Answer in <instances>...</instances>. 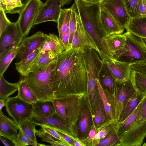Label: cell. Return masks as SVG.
<instances>
[{
	"label": "cell",
	"instance_id": "cell-1",
	"mask_svg": "<svg viewBox=\"0 0 146 146\" xmlns=\"http://www.w3.org/2000/svg\"><path fill=\"white\" fill-rule=\"evenodd\" d=\"M83 51L71 46L60 54L53 74L54 99L88 94V79Z\"/></svg>",
	"mask_w": 146,
	"mask_h": 146
},
{
	"label": "cell",
	"instance_id": "cell-2",
	"mask_svg": "<svg viewBox=\"0 0 146 146\" xmlns=\"http://www.w3.org/2000/svg\"><path fill=\"white\" fill-rule=\"evenodd\" d=\"M78 15L82 24L93 39L99 51L102 60L108 56L103 42L108 35L102 23L101 2L92 3L84 0H74Z\"/></svg>",
	"mask_w": 146,
	"mask_h": 146
},
{
	"label": "cell",
	"instance_id": "cell-3",
	"mask_svg": "<svg viewBox=\"0 0 146 146\" xmlns=\"http://www.w3.org/2000/svg\"><path fill=\"white\" fill-rule=\"evenodd\" d=\"M57 59L43 70L30 73L23 76L38 100L53 101V74Z\"/></svg>",
	"mask_w": 146,
	"mask_h": 146
},
{
	"label": "cell",
	"instance_id": "cell-4",
	"mask_svg": "<svg viewBox=\"0 0 146 146\" xmlns=\"http://www.w3.org/2000/svg\"><path fill=\"white\" fill-rule=\"evenodd\" d=\"M126 37L124 47L116 51L113 55L117 60L123 58L122 61L131 63L146 56V42L145 40L132 33L126 31L123 33Z\"/></svg>",
	"mask_w": 146,
	"mask_h": 146
},
{
	"label": "cell",
	"instance_id": "cell-5",
	"mask_svg": "<svg viewBox=\"0 0 146 146\" xmlns=\"http://www.w3.org/2000/svg\"><path fill=\"white\" fill-rule=\"evenodd\" d=\"M136 91L130 79L122 83L117 84L115 94H111L110 104L114 121H119L126 104Z\"/></svg>",
	"mask_w": 146,
	"mask_h": 146
},
{
	"label": "cell",
	"instance_id": "cell-6",
	"mask_svg": "<svg viewBox=\"0 0 146 146\" xmlns=\"http://www.w3.org/2000/svg\"><path fill=\"white\" fill-rule=\"evenodd\" d=\"M5 109L9 115L19 126L33 115V105L17 96L9 97L5 101Z\"/></svg>",
	"mask_w": 146,
	"mask_h": 146
},
{
	"label": "cell",
	"instance_id": "cell-7",
	"mask_svg": "<svg viewBox=\"0 0 146 146\" xmlns=\"http://www.w3.org/2000/svg\"><path fill=\"white\" fill-rule=\"evenodd\" d=\"M44 3L41 0H29L19 14L17 21L23 37L28 35Z\"/></svg>",
	"mask_w": 146,
	"mask_h": 146
},
{
	"label": "cell",
	"instance_id": "cell-8",
	"mask_svg": "<svg viewBox=\"0 0 146 146\" xmlns=\"http://www.w3.org/2000/svg\"><path fill=\"white\" fill-rule=\"evenodd\" d=\"M23 38L18 21L11 22L0 34V56L18 47Z\"/></svg>",
	"mask_w": 146,
	"mask_h": 146
},
{
	"label": "cell",
	"instance_id": "cell-9",
	"mask_svg": "<svg viewBox=\"0 0 146 146\" xmlns=\"http://www.w3.org/2000/svg\"><path fill=\"white\" fill-rule=\"evenodd\" d=\"M92 111L88 94L84 97L82 101L78 122L77 136L79 140L84 141L88 139L92 125Z\"/></svg>",
	"mask_w": 146,
	"mask_h": 146
},
{
	"label": "cell",
	"instance_id": "cell-10",
	"mask_svg": "<svg viewBox=\"0 0 146 146\" xmlns=\"http://www.w3.org/2000/svg\"><path fill=\"white\" fill-rule=\"evenodd\" d=\"M101 8L109 13L124 29L131 18L124 0H103L101 2Z\"/></svg>",
	"mask_w": 146,
	"mask_h": 146
},
{
	"label": "cell",
	"instance_id": "cell-11",
	"mask_svg": "<svg viewBox=\"0 0 146 146\" xmlns=\"http://www.w3.org/2000/svg\"><path fill=\"white\" fill-rule=\"evenodd\" d=\"M117 84H121L130 79V63L116 59L102 60Z\"/></svg>",
	"mask_w": 146,
	"mask_h": 146
},
{
	"label": "cell",
	"instance_id": "cell-12",
	"mask_svg": "<svg viewBox=\"0 0 146 146\" xmlns=\"http://www.w3.org/2000/svg\"><path fill=\"white\" fill-rule=\"evenodd\" d=\"M48 35L38 31L31 36L25 37L19 46L17 58V62L25 58L36 49L41 47Z\"/></svg>",
	"mask_w": 146,
	"mask_h": 146
},
{
	"label": "cell",
	"instance_id": "cell-13",
	"mask_svg": "<svg viewBox=\"0 0 146 146\" xmlns=\"http://www.w3.org/2000/svg\"><path fill=\"white\" fill-rule=\"evenodd\" d=\"M136 124L128 131L119 135L120 146H140L146 137V120H137Z\"/></svg>",
	"mask_w": 146,
	"mask_h": 146
},
{
	"label": "cell",
	"instance_id": "cell-14",
	"mask_svg": "<svg viewBox=\"0 0 146 146\" xmlns=\"http://www.w3.org/2000/svg\"><path fill=\"white\" fill-rule=\"evenodd\" d=\"M76 18L77 28L71 47L72 48H80L83 51L94 49L99 54V51L94 42L82 24L77 9Z\"/></svg>",
	"mask_w": 146,
	"mask_h": 146
},
{
	"label": "cell",
	"instance_id": "cell-15",
	"mask_svg": "<svg viewBox=\"0 0 146 146\" xmlns=\"http://www.w3.org/2000/svg\"><path fill=\"white\" fill-rule=\"evenodd\" d=\"M62 7L59 0H46L38 13L34 25L48 21L57 23Z\"/></svg>",
	"mask_w": 146,
	"mask_h": 146
},
{
	"label": "cell",
	"instance_id": "cell-16",
	"mask_svg": "<svg viewBox=\"0 0 146 146\" xmlns=\"http://www.w3.org/2000/svg\"><path fill=\"white\" fill-rule=\"evenodd\" d=\"M85 95H74L66 98L68 123L70 127L71 134L75 136H77L76 125L80 114L82 100Z\"/></svg>",
	"mask_w": 146,
	"mask_h": 146
},
{
	"label": "cell",
	"instance_id": "cell-17",
	"mask_svg": "<svg viewBox=\"0 0 146 146\" xmlns=\"http://www.w3.org/2000/svg\"><path fill=\"white\" fill-rule=\"evenodd\" d=\"M29 119L38 125H46L66 133L71 134L68 123L56 112L52 115L45 116L32 115Z\"/></svg>",
	"mask_w": 146,
	"mask_h": 146
},
{
	"label": "cell",
	"instance_id": "cell-18",
	"mask_svg": "<svg viewBox=\"0 0 146 146\" xmlns=\"http://www.w3.org/2000/svg\"><path fill=\"white\" fill-rule=\"evenodd\" d=\"M126 39V37L124 34H112L104 38V44L111 58H114L113 55L116 51L124 47Z\"/></svg>",
	"mask_w": 146,
	"mask_h": 146
},
{
	"label": "cell",
	"instance_id": "cell-19",
	"mask_svg": "<svg viewBox=\"0 0 146 146\" xmlns=\"http://www.w3.org/2000/svg\"><path fill=\"white\" fill-rule=\"evenodd\" d=\"M19 128V126L14 121L3 112L0 113V135L12 141L17 137Z\"/></svg>",
	"mask_w": 146,
	"mask_h": 146
},
{
	"label": "cell",
	"instance_id": "cell-20",
	"mask_svg": "<svg viewBox=\"0 0 146 146\" xmlns=\"http://www.w3.org/2000/svg\"><path fill=\"white\" fill-rule=\"evenodd\" d=\"M101 19L102 25L108 35L122 34L124 28L107 12L101 9Z\"/></svg>",
	"mask_w": 146,
	"mask_h": 146
},
{
	"label": "cell",
	"instance_id": "cell-21",
	"mask_svg": "<svg viewBox=\"0 0 146 146\" xmlns=\"http://www.w3.org/2000/svg\"><path fill=\"white\" fill-rule=\"evenodd\" d=\"M59 55L50 51L41 52L37 60L29 69L28 74L46 68L57 59Z\"/></svg>",
	"mask_w": 146,
	"mask_h": 146
},
{
	"label": "cell",
	"instance_id": "cell-22",
	"mask_svg": "<svg viewBox=\"0 0 146 146\" xmlns=\"http://www.w3.org/2000/svg\"><path fill=\"white\" fill-rule=\"evenodd\" d=\"M125 29L126 31L146 40V17L131 18Z\"/></svg>",
	"mask_w": 146,
	"mask_h": 146
},
{
	"label": "cell",
	"instance_id": "cell-23",
	"mask_svg": "<svg viewBox=\"0 0 146 146\" xmlns=\"http://www.w3.org/2000/svg\"><path fill=\"white\" fill-rule=\"evenodd\" d=\"M41 52L40 47L29 54L24 59L16 62L15 65L18 72L23 76L27 75L29 69L37 60Z\"/></svg>",
	"mask_w": 146,
	"mask_h": 146
},
{
	"label": "cell",
	"instance_id": "cell-24",
	"mask_svg": "<svg viewBox=\"0 0 146 146\" xmlns=\"http://www.w3.org/2000/svg\"><path fill=\"white\" fill-rule=\"evenodd\" d=\"M17 83L18 86L17 97L23 101L32 104L38 100L27 81L23 76Z\"/></svg>",
	"mask_w": 146,
	"mask_h": 146
},
{
	"label": "cell",
	"instance_id": "cell-25",
	"mask_svg": "<svg viewBox=\"0 0 146 146\" xmlns=\"http://www.w3.org/2000/svg\"><path fill=\"white\" fill-rule=\"evenodd\" d=\"M65 50L59 38L54 33L48 35L41 47V52L50 51L57 54H60Z\"/></svg>",
	"mask_w": 146,
	"mask_h": 146
},
{
	"label": "cell",
	"instance_id": "cell-26",
	"mask_svg": "<svg viewBox=\"0 0 146 146\" xmlns=\"http://www.w3.org/2000/svg\"><path fill=\"white\" fill-rule=\"evenodd\" d=\"M33 115L37 116H45L56 113L53 101L38 100L33 104Z\"/></svg>",
	"mask_w": 146,
	"mask_h": 146
},
{
	"label": "cell",
	"instance_id": "cell-27",
	"mask_svg": "<svg viewBox=\"0 0 146 146\" xmlns=\"http://www.w3.org/2000/svg\"><path fill=\"white\" fill-rule=\"evenodd\" d=\"M99 79L100 84L108 89L111 94L114 95L117 83L103 62L99 73Z\"/></svg>",
	"mask_w": 146,
	"mask_h": 146
},
{
	"label": "cell",
	"instance_id": "cell-28",
	"mask_svg": "<svg viewBox=\"0 0 146 146\" xmlns=\"http://www.w3.org/2000/svg\"><path fill=\"white\" fill-rule=\"evenodd\" d=\"M71 12V7L62 9L61 11L57 23L59 38L60 41L64 34L69 30V25Z\"/></svg>",
	"mask_w": 146,
	"mask_h": 146
},
{
	"label": "cell",
	"instance_id": "cell-29",
	"mask_svg": "<svg viewBox=\"0 0 146 146\" xmlns=\"http://www.w3.org/2000/svg\"><path fill=\"white\" fill-rule=\"evenodd\" d=\"M144 96L136 90L126 104L118 122L123 121L134 111Z\"/></svg>",
	"mask_w": 146,
	"mask_h": 146
},
{
	"label": "cell",
	"instance_id": "cell-30",
	"mask_svg": "<svg viewBox=\"0 0 146 146\" xmlns=\"http://www.w3.org/2000/svg\"><path fill=\"white\" fill-rule=\"evenodd\" d=\"M130 80L136 90L146 96V75L131 70Z\"/></svg>",
	"mask_w": 146,
	"mask_h": 146
},
{
	"label": "cell",
	"instance_id": "cell-31",
	"mask_svg": "<svg viewBox=\"0 0 146 146\" xmlns=\"http://www.w3.org/2000/svg\"><path fill=\"white\" fill-rule=\"evenodd\" d=\"M18 90L17 83H9L0 75V100H5Z\"/></svg>",
	"mask_w": 146,
	"mask_h": 146
},
{
	"label": "cell",
	"instance_id": "cell-32",
	"mask_svg": "<svg viewBox=\"0 0 146 146\" xmlns=\"http://www.w3.org/2000/svg\"><path fill=\"white\" fill-rule=\"evenodd\" d=\"M139 104L134 111L123 121L117 122L119 135L129 130L136 124L137 122L136 117Z\"/></svg>",
	"mask_w": 146,
	"mask_h": 146
},
{
	"label": "cell",
	"instance_id": "cell-33",
	"mask_svg": "<svg viewBox=\"0 0 146 146\" xmlns=\"http://www.w3.org/2000/svg\"><path fill=\"white\" fill-rule=\"evenodd\" d=\"M19 47L12 49L0 56V75H3L10 64L17 56Z\"/></svg>",
	"mask_w": 146,
	"mask_h": 146
},
{
	"label": "cell",
	"instance_id": "cell-34",
	"mask_svg": "<svg viewBox=\"0 0 146 146\" xmlns=\"http://www.w3.org/2000/svg\"><path fill=\"white\" fill-rule=\"evenodd\" d=\"M96 96V104L94 120L95 127L99 128L103 125L105 119V112L100 97Z\"/></svg>",
	"mask_w": 146,
	"mask_h": 146
},
{
	"label": "cell",
	"instance_id": "cell-35",
	"mask_svg": "<svg viewBox=\"0 0 146 146\" xmlns=\"http://www.w3.org/2000/svg\"><path fill=\"white\" fill-rule=\"evenodd\" d=\"M118 123L114 129L106 137L101 140L95 145L96 146H120L121 141L118 133Z\"/></svg>",
	"mask_w": 146,
	"mask_h": 146
},
{
	"label": "cell",
	"instance_id": "cell-36",
	"mask_svg": "<svg viewBox=\"0 0 146 146\" xmlns=\"http://www.w3.org/2000/svg\"><path fill=\"white\" fill-rule=\"evenodd\" d=\"M37 124L29 119H27L22 122L19 126L24 133L35 144L38 145L36 137L35 127Z\"/></svg>",
	"mask_w": 146,
	"mask_h": 146
},
{
	"label": "cell",
	"instance_id": "cell-37",
	"mask_svg": "<svg viewBox=\"0 0 146 146\" xmlns=\"http://www.w3.org/2000/svg\"><path fill=\"white\" fill-rule=\"evenodd\" d=\"M36 134L42 139V141L48 143L52 146H70L63 139H59L40 129L35 130Z\"/></svg>",
	"mask_w": 146,
	"mask_h": 146
},
{
	"label": "cell",
	"instance_id": "cell-38",
	"mask_svg": "<svg viewBox=\"0 0 146 146\" xmlns=\"http://www.w3.org/2000/svg\"><path fill=\"white\" fill-rule=\"evenodd\" d=\"M97 83L98 90L104 109L106 118L108 121H114L111 105L108 101L103 88L100 82L99 79L97 80Z\"/></svg>",
	"mask_w": 146,
	"mask_h": 146
},
{
	"label": "cell",
	"instance_id": "cell-39",
	"mask_svg": "<svg viewBox=\"0 0 146 146\" xmlns=\"http://www.w3.org/2000/svg\"><path fill=\"white\" fill-rule=\"evenodd\" d=\"M53 102L56 112L68 123V118L67 113V104L66 98L54 99Z\"/></svg>",
	"mask_w": 146,
	"mask_h": 146
},
{
	"label": "cell",
	"instance_id": "cell-40",
	"mask_svg": "<svg viewBox=\"0 0 146 146\" xmlns=\"http://www.w3.org/2000/svg\"><path fill=\"white\" fill-rule=\"evenodd\" d=\"M5 5V13H19L24 7L21 0H3Z\"/></svg>",
	"mask_w": 146,
	"mask_h": 146
},
{
	"label": "cell",
	"instance_id": "cell-41",
	"mask_svg": "<svg viewBox=\"0 0 146 146\" xmlns=\"http://www.w3.org/2000/svg\"><path fill=\"white\" fill-rule=\"evenodd\" d=\"M140 0H124L127 12L131 18L141 17L139 9Z\"/></svg>",
	"mask_w": 146,
	"mask_h": 146
},
{
	"label": "cell",
	"instance_id": "cell-42",
	"mask_svg": "<svg viewBox=\"0 0 146 146\" xmlns=\"http://www.w3.org/2000/svg\"><path fill=\"white\" fill-rule=\"evenodd\" d=\"M71 7V12L69 25L70 33L69 44L70 46L77 28L76 8L75 4H73Z\"/></svg>",
	"mask_w": 146,
	"mask_h": 146
},
{
	"label": "cell",
	"instance_id": "cell-43",
	"mask_svg": "<svg viewBox=\"0 0 146 146\" xmlns=\"http://www.w3.org/2000/svg\"><path fill=\"white\" fill-rule=\"evenodd\" d=\"M19 133L17 137L12 141L15 146H24L28 145L36 146L34 143L30 139L19 127Z\"/></svg>",
	"mask_w": 146,
	"mask_h": 146
},
{
	"label": "cell",
	"instance_id": "cell-44",
	"mask_svg": "<svg viewBox=\"0 0 146 146\" xmlns=\"http://www.w3.org/2000/svg\"><path fill=\"white\" fill-rule=\"evenodd\" d=\"M117 122L113 121L110 125L105 126L97 133L95 136L92 138L88 139L92 141L103 138L110 133L115 127Z\"/></svg>",
	"mask_w": 146,
	"mask_h": 146
},
{
	"label": "cell",
	"instance_id": "cell-45",
	"mask_svg": "<svg viewBox=\"0 0 146 146\" xmlns=\"http://www.w3.org/2000/svg\"><path fill=\"white\" fill-rule=\"evenodd\" d=\"M131 70L146 75V56L141 60L130 63Z\"/></svg>",
	"mask_w": 146,
	"mask_h": 146
},
{
	"label": "cell",
	"instance_id": "cell-46",
	"mask_svg": "<svg viewBox=\"0 0 146 146\" xmlns=\"http://www.w3.org/2000/svg\"><path fill=\"white\" fill-rule=\"evenodd\" d=\"M136 119L141 121L146 120V96L143 97L139 104Z\"/></svg>",
	"mask_w": 146,
	"mask_h": 146
},
{
	"label": "cell",
	"instance_id": "cell-47",
	"mask_svg": "<svg viewBox=\"0 0 146 146\" xmlns=\"http://www.w3.org/2000/svg\"><path fill=\"white\" fill-rule=\"evenodd\" d=\"M5 11L0 9V34L11 23L7 18Z\"/></svg>",
	"mask_w": 146,
	"mask_h": 146
},
{
	"label": "cell",
	"instance_id": "cell-48",
	"mask_svg": "<svg viewBox=\"0 0 146 146\" xmlns=\"http://www.w3.org/2000/svg\"><path fill=\"white\" fill-rule=\"evenodd\" d=\"M40 129L43 131L59 139H62L59 135L56 129L54 128L45 125H40Z\"/></svg>",
	"mask_w": 146,
	"mask_h": 146
},
{
	"label": "cell",
	"instance_id": "cell-49",
	"mask_svg": "<svg viewBox=\"0 0 146 146\" xmlns=\"http://www.w3.org/2000/svg\"><path fill=\"white\" fill-rule=\"evenodd\" d=\"M56 131L64 140L67 142L70 146H74V139L71 137V135L56 129Z\"/></svg>",
	"mask_w": 146,
	"mask_h": 146
},
{
	"label": "cell",
	"instance_id": "cell-50",
	"mask_svg": "<svg viewBox=\"0 0 146 146\" xmlns=\"http://www.w3.org/2000/svg\"><path fill=\"white\" fill-rule=\"evenodd\" d=\"M139 9L141 16L146 17V0H140Z\"/></svg>",
	"mask_w": 146,
	"mask_h": 146
},
{
	"label": "cell",
	"instance_id": "cell-51",
	"mask_svg": "<svg viewBox=\"0 0 146 146\" xmlns=\"http://www.w3.org/2000/svg\"><path fill=\"white\" fill-rule=\"evenodd\" d=\"M0 139L1 142L5 146L14 145L12 144L11 142L9 141V140H10L3 136L0 135Z\"/></svg>",
	"mask_w": 146,
	"mask_h": 146
},
{
	"label": "cell",
	"instance_id": "cell-52",
	"mask_svg": "<svg viewBox=\"0 0 146 146\" xmlns=\"http://www.w3.org/2000/svg\"><path fill=\"white\" fill-rule=\"evenodd\" d=\"M94 126L93 124L91 127V128L89 133L88 137L89 138H92L94 137L96 134Z\"/></svg>",
	"mask_w": 146,
	"mask_h": 146
},
{
	"label": "cell",
	"instance_id": "cell-53",
	"mask_svg": "<svg viewBox=\"0 0 146 146\" xmlns=\"http://www.w3.org/2000/svg\"><path fill=\"white\" fill-rule=\"evenodd\" d=\"M72 0H59L60 4L62 7H63L65 5H68L72 2Z\"/></svg>",
	"mask_w": 146,
	"mask_h": 146
},
{
	"label": "cell",
	"instance_id": "cell-54",
	"mask_svg": "<svg viewBox=\"0 0 146 146\" xmlns=\"http://www.w3.org/2000/svg\"><path fill=\"white\" fill-rule=\"evenodd\" d=\"M5 101L3 100H0V113H2V111L3 107L5 106Z\"/></svg>",
	"mask_w": 146,
	"mask_h": 146
},
{
	"label": "cell",
	"instance_id": "cell-55",
	"mask_svg": "<svg viewBox=\"0 0 146 146\" xmlns=\"http://www.w3.org/2000/svg\"><path fill=\"white\" fill-rule=\"evenodd\" d=\"M74 139V146H82L83 145H83L82 143L81 144V143L79 142V141H78Z\"/></svg>",
	"mask_w": 146,
	"mask_h": 146
},
{
	"label": "cell",
	"instance_id": "cell-56",
	"mask_svg": "<svg viewBox=\"0 0 146 146\" xmlns=\"http://www.w3.org/2000/svg\"><path fill=\"white\" fill-rule=\"evenodd\" d=\"M86 1L92 2V3H97L101 2L103 0H84Z\"/></svg>",
	"mask_w": 146,
	"mask_h": 146
},
{
	"label": "cell",
	"instance_id": "cell-57",
	"mask_svg": "<svg viewBox=\"0 0 146 146\" xmlns=\"http://www.w3.org/2000/svg\"><path fill=\"white\" fill-rule=\"evenodd\" d=\"M24 7L29 0H21ZM24 8V7H23Z\"/></svg>",
	"mask_w": 146,
	"mask_h": 146
},
{
	"label": "cell",
	"instance_id": "cell-58",
	"mask_svg": "<svg viewBox=\"0 0 146 146\" xmlns=\"http://www.w3.org/2000/svg\"><path fill=\"white\" fill-rule=\"evenodd\" d=\"M145 42H146V40H145Z\"/></svg>",
	"mask_w": 146,
	"mask_h": 146
}]
</instances>
